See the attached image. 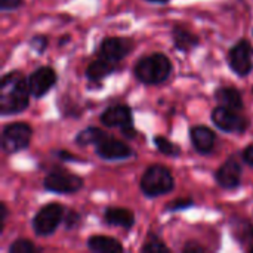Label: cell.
<instances>
[{"label":"cell","mask_w":253,"mask_h":253,"mask_svg":"<svg viewBox=\"0 0 253 253\" xmlns=\"http://www.w3.org/2000/svg\"><path fill=\"white\" fill-rule=\"evenodd\" d=\"M182 252H205V248L202 245H199L197 242H187V245L182 248Z\"/></svg>","instance_id":"4dcf8cb0"},{"label":"cell","mask_w":253,"mask_h":253,"mask_svg":"<svg viewBox=\"0 0 253 253\" xmlns=\"http://www.w3.org/2000/svg\"><path fill=\"white\" fill-rule=\"evenodd\" d=\"M99 120L107 127H120L122 133L126 138L136 136V129L133 127L132 108L126 104H114L107 107L102 111Z\"/></svg>","instance_id":"52a82bcc"},{"label":"cell","mask_w":253,"mask_h":253,"mask_svg":"<svg viewBox=\"0 0 253 253\" xmlns=\"http://www.w3.org/2000/svg\"><path fill=\"white\" fill-rule=\"evenodd\" d=\"M190 139L199 154L209 156L216 145V133L208 126H193L190 129Z\"/></svg>","instance_id":"5bb4252c"},{"label":"cell","mask_w":253,"mask_h":253,"mask_svg":"<svg viewBox=\"0 0 253 253\" xmlns=\"http://www.w3.org/2000/svg\"><path fill=\"white\" fill-rule=\"evenodd\" d=\"M172 61L165 53L156 52L141 58L133 67V76L138 82L147 86H157L165 83L172 74Z\"/></svg>","instance_id":"7a4b0ae2"},{"label":"cell","mask_w":253,"mask_h":253,"mask_svg":"<svg viewBox=\"0 0 253 253\" xmlns=\"http://www.w3.org/2000/svg\"><path fill=\"white\" fill-rule=\"evenodd\" d=\"M153 142H154L156 148H157L162 154H165V156H168V157L176 159V157L181 156V148H179V145H176L175 142H172V141L168 139L166 136L157 135V136H154Z\"/></svg>","instance_id":"7402d4cb"},{"label":"cell","mask_w":253,"mask_h":253,"mask_svg":"<svg viewBox=\"0 0 253 253\" xmlns=\"http://www.w3.org/2000/svg\"><path fill=\"white\" fill-rule=\"evenodd\" d=\"M139 188L145 197H160L175 188V179L170 170L163 165H151L142 173Z\"/></svg>","instance_id":"3957f363"},{"label":"cell","mask_w":253,"mask_h":253,"mask_svg":"<svg viewBox=\"0 0 253 253\" xmlns=\"http://www.w3.org/2000/svg\"><path fill=\"white\" fill-rule=\"evenodd\" d=\"M80 221H82V216H80L79 212H76V211H68V212H65L64 225H65V230H67V231L76 230L77 225L80 224Z\"/></svg>","instance_id":"4316f807"},{"label":"cell","mask_w":253,"mask_h":253,"mask_svg":"<svg viewBox=\"0 0 253 253\" xmlns=\"http://www.w3.org/2000/svg\"><path fill=\"white\" fill-rule=\"evenodd\" d=\"M230 231L243 251L253 253V225L249 221L243 218H233L230 221Z\"/></svg>","instance_id":"9a60e30c"},{"label":"cell","mask_w":253,"mask_h":253,"mask_svg":"<svg viewBox=\"0 0 253 253\" xmlns=\"http://www.w3.org/2000/svg\"><path fill=\"white\" fill-rule=\"evenodd\" d=\"M104 222L110 227L132 230L135 225V215L132 211L125 208H107L104 212Z\"/></svg>","instance_id":"e0dca14e"},{"label":"cell","mask_w":253,"mask_h":253,"mask_svg":"<svg viewBox=\"0 0 253 253\" xmlns=\"http://www.w3.org/2000/svg\"><path fill=\"white\" fill-rule=\"evenodd\" d=\"M133 49V43L126 37H107L98 47V56L107 58L114 62H120Z\"/></svg>","instance_id":"4fadbf2b"},{"label":"cell","mask_w":253,"mask_h":253,"mask_svg":"<svg viewBox=\"0 0 253 253\" xmlns=\"http://www.w3.org/2000/svg\"><path fill=\"white\" fill-rule=\"evenodd\" d=\"M64 216H65V209L61 203L52 202V203L42 206L36 212L31 221L34 234L39 237H47L53 234L56 228L59 227V224L64 222Z\"/></svg>","instance_id":"277c9868"},{"label":"cell","mask_w":253,"mask_h":253,"mask_svg":"<svg viewBox=\"0 0 253 253\" xmlns=\"http://www.w3.org/2000/svg\"><path fill=\"white\" fill-rule=\"evenodd\" d=\"M194 206V200L191 199H175L173 202L166 205L168 212H178V211H185Z\"/></svg>","instance_id":"d4e9b609"},{"label":"cell","mask_w":253,"mask_h":253,"mask_svg":"<svg viewBox=\"0 0 253 253\" xmlns=\"http://www.w3.org/2000/svg\"><path fill=\"white\" fill-rule=\"evenodd\" d=\"M28 80L19 71L6 73L0 82V113L1 116H13L25 111L30 105Z\"/></svg>","instance_id":"6da1fadb"},{"label":"cell","mask_w":253,"mask_h":253,"mask_svg":"<svg viewBox=\"0 0 253 253\" xmlns=\"http://www.w3.org/2000/svg\"><path fill=\"white\" fill-rule=\"evenodd\" d=\"M87 249L95 253H122L125 251L123 245L108 236H92L87 239Z\"/></svg>","instance_id":"ffe728a7"},{"label":"cell","mask_w":253,"mask_h":253,"mask_svg":"<svg viewBox=\"0 0 253 253\" xmlns=\"http://www.w3.org/2000/svg\"><path fill=\"white\" fill-rule=\"evenodd\" d=\"M40 252V249L31 243L27 239H16L10 246H9V253H34Z\"/></svg>","instance_id":"cb8c5ba5"},{"label":"cell","mask_w":253,"mask_h":253,"mask_svg":"<svg viewBox=\"0 0 253 253\" xmlns=\"http://www.w3.org/2000/svg\"><path fill=\"white\" fill-rule=\"evenodd\" d=\"M170 249L157 237V236H153L150 234L148 239L145 240L144 246L141 248V252L144 253H157V252H169Z\"/></svg>","instance_id":"603a6c76"},{"label":"cell","mask_w":253,"mask_h":253,"mask_svg":"<svg viewBox=\"0 0 253 253\" xmlns=\"http://www.w3.org/2000/svg\"><path fill=\"white\" fill-rule=\"evenodd\" d=\"M211 119H212L213 125L225 133L242 135L251 127L249 119L246 116H243L242 111L231 110L224 105H218L216 108H213Z\"/></svg>","instance_id":"ba28073f"},{"label":"cell","mask_w":253,"mask_h":253,"mask_svg":"<svg viewBox=\"0 0 253 253\" xmlns=\"http://www.w3.org/2000/svg\"><path fill=\"white\" fill-rule=\"evenodd\" d=\"M7 206L4 203H0V233H3L4 230V224H6V219H7Z\"/></svg>","instance_id":"1f68e13d"},{"label":"cell","mask_w":253,"mask_h":253,"mask_svg":"<svg viewBox=\"0 0 253 253\" xmlns=\"http://www.w3.org/2000/svg\"><path fill=\"white\" fill-rule=\"evenodd\" d=\"M230 70L239 77H246L253 70V46L248 39L239 40L227 55Z\"/></svg>","instance_id":"9c48e42d"},{"label":"cell","mask_w":253,"mask_h":253,"mask_svg":"<svg viewBox=\"0 0 253 253\" xmlns=\"http://www.w3.org/2000/svg\"><path fill=\"white\" fill-rule=\"evenodd\" d=\"M107 133L99 129V127H95V126H89L83 130H80L76 138H74V142L80 147H87V145H96Z\"/></svg>","instance_id":"44dd1931"},{"label":"cell","mask_w":253,"mask_h":253,"mask_svg":"<svg viewBox=\"0 0 253 253\" xmlns=\"http://www.w3.org/2000/svg\"><path fill=\"white\" fill-rule=\"evenodd\" d=\"M242 159H243V162H245L246 165H249L251 168H253V144L248 145V147L243 150Z\"/></svg>","instance_id":"f1b7e54d"},{"label":"cell","mask_w":253,"mask_h":253,"mask_svg":"<svg viewBox=\"0 0 253 253\" xmlns=\"http://www.w3.org/2000/svg\"><path fill=\"white\" fill-rule=\"evenodd\" d=\"M213 98L215 101L219 104V105H224L227 108H231V110H237V111H242L245 108V102H243V96H242V92L237 90L236 87H231V86H221L215 90L213 93Z\"/></svg>","instance_id":"ac0fdd59"},{"label":"cell","mask_w":253,"mask_h":253,"mask_svg":"<svg viewBox=\"0 0 253 253\" xmlns=\"http://www.w3.org/2000/svg\"><path fill=\"white\" fill-rule=\"evenodd\" d=\"M22 1L24 0H0V9L3 12L6 10H15L18 7L22 6Z\"/></svg>","instance_id":"83f0119b"},{"label":"cell","mask_w":253,"mask_h":253,"mask_svg":"<svg viewBox=\"0 0 253 253\" xmlns=\"http://www.w3.org/2000/svg\"><path fill=\"white\" fill-rule=\"evenodd\" d=\"M147 1H150V3H159V4H165V3H168L169 0H147Z\"/></svg>","instance_id":"d6a6232c"},{"label":"cell","mask_w":253,"mask_h":253,"mask_svg":"<svg viewBox=\"0 0 253 253\" xmlns=\"http://www.w3.org/2000/svg\"><path fill=\"white\" fill-rule=\"evenodd\" d=\"M47 44H49L47 37H46V36H42V34L34 36V37H31V40H30V47H31L34 52H37L39 55H43V53H44V50L47 49Z\"/></svg>","instance_id":"484cf974"},{"label":"cell","mask_w":253,"mask_h":253,"mask_svg":"<svg viewBox=\"0 0 253 253\" xmlns=\"http://www.w3.org/2000/svg\"><path fill=\"white\" fill-rule=\"evenodd\" d=\"M216 184L224 190H236L242 184V165L236 156L228 157L215 172Z\"/></svg>","instance_id":"8fae6325"},{"label":"cell","mask_w":253,"mask_h":253,"mask_svg":"<svg viewBox=\"0 0 253 253\" xmlns=\"http://www.w3.org/2000/svg\"><path fill=\"white\" fill-rule=\"evenodd\" d=\"M172 42H173V46L182 53H190L193 49H196L200 44L199 36H196L194 33H191L182 27H173Z\"/></svg>","instance_id":"d6986e66"},{"label":"cell","mask_w":253,"mask_h":253,"mask_svg":"<svg viewBox=\"0 0 253 253\" xmlns=\"http://www.w3.org/2000/svg\"><path fill=\"white\" fill-rule=\"evenodd\" d=\"M117 68H119V62H114V61H110L107 58L98 56L95 61H92L87 65V68L84 71V76L92 83H101V80H104L105 77L116 73Z\"/></svg>","instance_id":"2e32d148"},{"label":"cell","mask_w":253,"mask_h":253,"mask_svg":"<svg viewBox=\"0 0 253 253\" xmlns=\"http://www.w3.org/2000/svg\"><path fill=\"white\" fill-rule=\"evenodd\" d=\"M27 80H28L31 96L40 99L56 84L58 76L52 67H39L30 74Z\"/></svg>","instance_id":"7c38bea8"},{"label":"cell","mask_w":253,"mask_h":253,"mask_svg":"<svg viewBox=\"0 0 253 253\" xmlns=\"http://www.w3.org/2000/svg\"><path fill=\"white\" fill-rule=\"evenodd\" d=\"M95 151L102 160H108V162L127 160L135 156L133 150L127 144H125L120 139H116L110 135H105L95 145Z\"/></svg>","instance_id":"30bf717a"},{"label":"cell","mask_w":253,"mask_h":253,"mask_svg":"<svg viewBox=\"0 0 253 253\" xmlns=\"http://www.w3.org/2000/svg\"><path fill=\"white\" fill-rule=\"evenodd\" d=\"M55 156L59 159V160H64V162H79V157L68 153V151H64V150H59V151H55Z\"/></svg>","instance_id":"f546056e"},{"label":"cell","mask_w":253,"mask_h":253,"mask_svg":"<svg viewBox=\"0 0 253 253\" xmlns=\"http://www.w3.org/2000/svg\"><path fill=\"white\" fill-rule=\"evenodd\" d=\"M83 185H84V181L79 175L70 173L65 169H53L43 179V187L46 191L62 194V196L74 194L80 191Z\"/></svg>","instance_id":"8992f818"},{"label":"cell","mask_w":253,"mask_h":253,"mask_svg":"<svg viewBox=\"0 0 253 253\" xmlns=\"http://www.w3.org/2000/svg\"><path fill=\"white\" fill-rule=\"evenodd\" d=\"M33 136V127L25 122H15L1 130V150L7 154H15L27 150Z\"/></svg>","instance_id":"5b68a950"}]
</instances>
